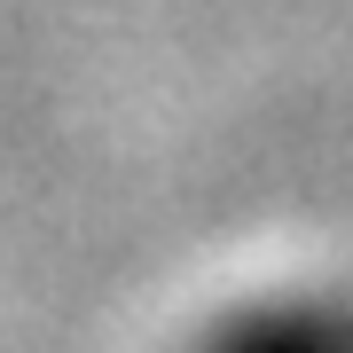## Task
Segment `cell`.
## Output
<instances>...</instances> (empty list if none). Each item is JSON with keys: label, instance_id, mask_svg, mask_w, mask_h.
Listing matches in <instances>:
<instances>
[{"label": "cell", "instance_id": "cell-1", "mask_svg": "<svg viewBox=\"0 0 353 353\" xmlns=\"http://www.w3.org/2000/svg\"><path fill=\"white\" fill-rule=\"evenodd\" d=\"M204 353H353V299H259L228 314Z\"/></svg>", "mask_w": 353, "mask_h": 353}]
</instances>
